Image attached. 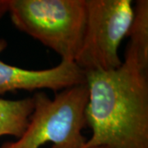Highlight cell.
I'll list each match as a JSON object with an SVG mask.
<instances>
[{
	"label": "cell",
	"instance_id": "52a82bcc",
	"mask_svg": "<svg viewBox=\"0 0 148 148\" xmlns=\"http://www.w3.org/2000/svg\"><path fill=\"white\" fill-rule=\"evenodd\" d=\"M33 110V97L15 101L0 98V137L21 138Z\"/></svg>",
	"mask_w": 148,
	"mask_h": 148
},
{
	"label": "cell",
	"instance_id": "3957f363",
	"mask_svg": "<svg viewBox=\"0 0 148 148\" xmlns=\"http://www.w3.org/2000/svg\"><path fill=\"white\" fill-rule=\"evenodd\" d=\"M33 99L34 110L25 132L0 148H40L46 143H52V148H83L87 141L82 133L86 126V84L60 90L53 99L44 92L36 93Z\"/></svg>",
	"mask_w": 148,
	"mask_h": 148
},
{
	"label": "cell",
	"instance_id": "9c48e42d",
	"mask_svg": "<svg viewBox=\"0 0 148 148\" xmlns=\"http://www.w3.org/2000/svg\"><path fill=\"white\" fill-rule=\"evenodd\" d=\"M96 148H104V147H96Z\"/></svg>",
	"mask_w": 148,
	"mask_h": 148
},
{
	"label": "cell",
	"instance_id": "8992f818",
	"mask_svg": "<svg viewBox=\"0 0 148 148\" xmlns=\"http://www.w3.org/2000/svg\"><path fill=\"white\" fill-rule=\"evenodd\" d=\"M127 36L129 42L124 56L134 58L148 69V1L138 0L133 8V19Z\"/></svg>",
	"mask_w": 148,
	"mask_h": 148
},
{
	"label": "cell",
	"instance_id": "277c9868",
	"mask_svg": "<svg viewBox=\"0 0 148 148\" xmlns=\"http://www.w3.org/2000/svg\"><path fill=\"white\" fill-rule=\"evenodd\" d=\"M83 41L74 63L85 72L108 71L122 64L119 49L133 19L130 0H86Z\"/></svg>",
	"mask_w": 148,
	"mask_h": 148
},
{
	"label": "cell",
	"instance_id": "6da1fadb",
	"mask_svg": "<svg viewBox=\"0 0 148 148\" xmlns=\"http://www.w3.org/2000/svg\"><path fill=\"white\" fill-rule=\"evenodd\" d=\"M86 75L91 136L83 148H148V69L125 57L117 69Z\"/></svg>",
	"mask_w": 148,
	"mask_h": 148
},
{
	"label": "cell",
	"instance_id": "5b68a950",
	"mask_svg": "<svg viewBox=\"0 0 148 148\" xmlns=\"http://www.w3.org/2000/svg\"><path fill=\"white\" fill-rule=\"evenodd\" d=\"M8 45L0 39V54ZM86 84V72L74 62L61 61L49 69L31 70L12 66L0 59V96L16 90L49 89L63 90L72 86Z\"/></svg>",
	"mask_w": 148,
	"mask_h": 148
},
{
	"label": "cell",
	"instance_id": "ba28073f",
	"mask_svg": "<svg viewBox=\"0 0 148 148\" xmlns=\"http://www.w3.org/2000/svg\"><path fill=\"white\" fill-rule=\"evenodd\" d=\"M10 0H0V18L9 12Z\"/></svg>",
	"mask_w": 148,
	"mask_h": 148
},
{
	"label": "cell",
	"instance_id": "7a4b0ae2",
	"mask_svg": "<svg viewBox=\"0 0 148 148\" xmlns=\"http://www.w3.org/2000/svg\"><path fill=\"white\" fill-rule=\"evenodd\" d=\"M13 25L61 57L74 62L83 41L86 0H10Z\"/></svg>",
	"mask_w": 148,
	"mask_h": 148
}]
</instances>
